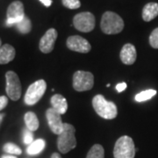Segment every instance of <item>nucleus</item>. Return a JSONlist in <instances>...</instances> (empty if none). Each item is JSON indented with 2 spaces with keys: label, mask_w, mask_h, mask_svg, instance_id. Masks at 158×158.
<instances>
[{
  "label": "nucleus",
  "mask_w": 158,
  "mask_h": 158,
  "mask_svg": "<svg viewBox=\"0 0 158 158\" xmlns=\"http://www.w3.org/2000/svg\"><path fill=\"white\" fill-rule=\"evenodd\" d=\"M16 55L15 48L10 44L2 45L0 48V64H7L11 62Z\"/></svg>",
  "instance_id": "15"
},
{
  "label": "nucleus",
  "mask_w": 158,
  "mask_h": 158,
  "mask_svg": "<svg viewBox=\"0 0 158 158\" xmlns=\"http://www.w3.org/2000/svg\"><path fill=\"white\" fill-rule=\"evenodd\" d=\"M46 118L50 130L55 134L59 135L63 130V122L62 121L61 114L57 113L54 108H49L46 112Z\"/></svg>",
  "instance_id": "11"
},
{
  "label": "nucleus",
  "mask_w": 158,
  "mask_h": 158,
  "mask_svg": "<svg viewBox=\"0 0 158 158\" xmlns=\"http://www.w3.org/2000/svg\"><path fill=\"white\" fill-rule=\"evenodd\" d=\"M24 136H23V141L25 144H27L30 145L33 141H34V135L32 133V131H30L29 129H25L24 130Z\"/></svg>",
  "instance_id": "25"
},
{
  "label": "nucleus",
  "mask_w": 158,
  "mask_h": 158,
  "mask_svg": "<svg viewBox=\"0 0 158 158\" xmlns=\"http://www.w3.org/2000/svg\"><path fill=\"white\" fill-rule=\"evenodd\" d=\"M57 36H58V34L56 29H48L40 40V50L44 54L51 53L55 48V43L57 39Z\"/></svg>",
  "instance_id": "12"
},
{
  "label": "nucleus",
  "mask_w": 158,
  "mask_h": 158,
  "mask_svg": "<svg viewBox=\"0 0 158 158\" xmlns=\"http://www.w3.org/2000/svg\"><path fill=\"white\" fill-rule=\"evenodd\" d=\"M120 60L126 65H132L134 64L136 61L137 57V53H136V48L135 46L130 43H127L123 46L121 48L120 54Z\"/></svg>",
  "instance_id": "13"
},
{
  "label": "nucleus",
  "mask_w": 158,
  "mask_h": 158,
  "mask_svg": "<svg viewBox=\"0 0 158 158\" xmlns=\"http://www.w3.org/2000/svg\"><path fill=\"white\" fill-rule=\"evenodd\" d=\"M95 24L96 21L94 15L89 11L80 12L73 19V25L75 28L83 33L91 32L95 27Z\"/></svg>",
  "instance_id": "8"
},
{
  "label": "nucleus",
  "mask_w": 158,
  "mask_h": 158,
  "mask_svg": "<svg viewBox=\"0 0 158 158\" xmlns=\"http://www.w3.org/2000/svg\"><path fill=\"white\" fill-rule=\"evenodd\" d=\"M86 158H105V149L100 144H95L90 148Z\"/></svg>",
  "instance_id": "19"
},
{
  "label": "nucleus",
  "mask_w": 158,
  "mask_h": 158,
  "mask_svg": "<svg viewBox=\"0 0 158 158\" xmlns=\"http://www.w3.org/2000/svg\"><path fill=\"white\" fill-rule=\"evenodd\" d=\"M1 158H18V157L14 156H7V155H5V156H3Z\"/></svg>",
  "instance_id": "31"
},
{
  "label": "nucleus",
  "mask_w": 158,
  "mask_h": 158,
  "mask_svg": "<svg viewBox=\"0 0 158 158\" xmlns=\"http://www.w3.org/2000/svg\"><path fill=\"white\" fill-rule=\"evenodd\" d=\"M101 30L106 34H117L122 32L124 21L122 18L113 11H106L101 19Z\"/></svg>",
  "instance_id": "2"
},
{
  "label": "nucleus",
  "mask_w": 158,
  "mask_h": 158,
  "mask_svg": "<svg viewBox=\"0 0 158 158\" xmlns=\"http://www.w3.org/2000/svg\"><path fill=\"white\" fill-rule=\"evenodd\" d=\"M2 47V40H1V39H0V48Z\"/></svg>",
  "instance_id": "32"
},
{
  "label": "nucleus",
  "mask_w": 158,
  "mask_h": 158,
  "mask_svg": "<svg viewBox=\"0 0 158 158\" xmlns=\"http://www.w3.org/2000/svg\"><path fill=\"white\" fill-rule=\"evenodd\" d=\"M92 106L98 116L106 119H113L117 117L118 109L113 102L108 101L103 95H96L92 99Z\"/></svg>",
  "instance_id": "1"
},
{
  "label": "nucleus",
  "mask_w": 158,
  "mask_h": 158,
  "mask_svg": "<svg viewBox=\"0 0 158 158\" xmlns=\"http://www.w3.org/2000/svg\"><path fill=\"white\" fill-rule=\"evenodd\" d=\"M156 94V90H147L138 93L135 98L137 102L147 101L148 99H150L151 98H153Z\"/></svg>",
  "instance_id": "21"
},
{
  "label": "nucleus",
  "mask_w": 158,
  "mask_h": 158,
  "mask_svg": "<svg viewBox=\"0 0 158 158\" xmlns=\"http://www.w3.org/2000/svg\"><path fill=\"white\" fill-rule=\"evenodd\" d=\"M158 16V4L155 2L148 3L142 10V19L144 21L149 22Z\"/></svg>",
  "instance_id": "16"
},
{
  "label": "nucleus",
  "mask_w": 158,
  "mask_h": 158,
  "mask_svg": "<svg viewBox=\"0 0 158 158\" xmlns=\"http://www.w3.org/2000/svg\"><path fill=\"white\" fill-rule=\"evenodd\" d=\"M126 88H127V84L126 83H121V84H118L116 85V90L118 92L123 91V90H126Z\"/></svg>",
  "instance_id": "27"
},
{
  "label": "nucleus",
  "mask_w": 158,
  "mask_h": 158,
  "mask_svg": "<svg viewBox=\"0 0 158 158\" xmlns=\"http://www.w3.org/2000/svg\"><path fill=\"white\" fill-rule=\"evenodd\" d=\"M47 90V84L43 79H40L30 85L27 90L24 100L27 106H34L40 101Z\"/></svg>",
  "instance_id": "5"
},
{
  "label": "nucleus",
  "mask_w": 158,
  "mask_h": 158,
  "mask_svg": "<svg viewBox=\"0 0 158 158\" xmlns=\"http://www.w3.org/2000/svg\"><path fill=\"white\" fill-rule=\"evenodd\" d=\"M135 147L133 139L127 135L118 138L113 148L114 158H135Z\"/></svg>",
  "instance_id": "4"
},
{
  "label": "nucleus",
  "mask_w": 158,
  "mask_h": 158,
  "mask_svg": "<svg viewBox=\"0 0 158 158\" xmlns=\"http://www.w3.org/2000/svg\"><path fill=\"white\" fill-rule=\"evenodd\" d=\"M4 117H5V113H0V126L2 124V121H3Z\"/></svg>",
  "instance_id": "30"
},
{
  "label": "nucleus",
  "mask_w": 158,
  "mask_h": 158,
  "mask_svg": "<svg viewBox=\"0 0 158 158\" xmlns=\"http://www.w3.org/2000/svg\"><path fill=\"white\" fill-rule=\"evenodd\" d=\"M25 123L27 126V128L30 131L34 132L39 128V119L37 118L36 114L33 112H27L24 116Z\"/></svg>",
  "instance_id": "17"
},
{
  "label": "nucleus",
  "mask_w": 158,
  "mask_h": 158,
  "mask_svg": "<svg viewBox=\"0 0 158 158\" xmlns=\"http://www.w3.org/2000/svg\"><path fill=\"white\" fill-rule=\"evenodd\" d=\"M76 129L74 126L64 123L63 130L57 138V148L62 154H66L72 150L77 146V140L75 136Z\"/></svg>",
  "instance_id": "3"
},
{
  "label": "nucleus",
  "mask_w": 158,
  "mask_h": 158,
  "mask_svg": "<svg viewBox=\"0 0 158 158\" xmlns=\"http://www.w3.org/2000/svg\"><path fill=\"white\" fill-rule=\"evenodd\" d=\"M15 26L17 27L18 31L23 34H29L32 30V22L27 16H25L22 20L17 23Z\"/></svg>",
  "instance_id": "20"
},
{
  "label": "nucleus",
  "mask_w": 158,
  "mask_h": 158,
  "mask_svg": "<svg viewBox=\"0 0 158 158\" xmlns=\"http://www.w3.org/2000/svg\"><path fill=\"white\" fill-rule=\"evenodd\" d=\"M4 151L8 154H11V155H21L22 150L21 148L17 146L16 144L14 143H11V142H8L4 145Z\"/></svg>",
  "instance_id": "22"
},
{
  "label": "nucleus",
  "mask_w": 158,
  "mask_h": 158,
  "mask_svg": "<svg viewBox=\"0 0 158 158\" xmlns=\"http://www.w3.org/2000/svg\"><path fill=\"white\" fill-rule=\"evenodd\" d=\"M62 5L67 7L69 9H78L79 7L81 6V3L79 0H62Z\"/></svg>",
  "instance_id": "24"
},
{
  "label": "nucleus",
  "mask_w": 158,
  "mask_h": 158,
  "mask_svg": "<svg viewBox=\"0 0 158 158\" xmlns=\"http://www.w3.org/2000/svg\"><path fill=\"white\" fill-rule=\"evenodd\" d=\"M66 44L69 49L83 54L89 53L91 49V46L89 41L79 35L69 36L67 39Z\"/></svg>",
  "instance_id": "10"
},
{
  "label": "nucleus",
  "mask_w": 158,
  "mask_h": 158,
  "mask_svg": "<svg viewBox=\"0 0 158 158\" xmlns=\"http://www.w3.org/2000/svg\"><path fill=\"white\" fill-rule=\"evenodd\" d=\"M7 20L6 25L11 27L13 25H16L17 23L21 21L25 18V12H24V5L20 1H14L10 6H8L7 12Z\"/></svg>",
  "instance_id": "9"
},
{
  "label": "nucleus",
  "mask_w": 158,
  "mask_h": 158,
  "mask_svg": "<svg viewBox=\"0 0 158 158\" xmlns=\"http://www.w3.org/2000/svg\"><path fill=\"white\" fill-rule=\"evenodd\" d=\"M7 105H8V98H7V97H0V111L5 109L7 106Z\"/></svg>",
  "instance_id": "26"
},
{
  "label": "nucleus",
  "mask_w": 158,
  "mask_h": 158,
  "mask_svg": "<svg viewBox=\"0 0 158 158\" xmlns=\"http://www.w3.org/2000/svg\"><path fill=\"white\" fill-rule=\"evenodd\" d=\"M149 44L153 48L158 49V27L154 29L149 36Z\"/></svg>",
  "instance_id": "23"
},
{
  "label": "nucleus",
  "mask_w": 158,
  "mask_h": 158,
  "mask_svg": "<svg viewBox=\"0 0 158 158\" xmlns=\"http://www.w3.org/2000/svg\"><path fill=\"white\" fill-rule=\"evenodd\" d=\"M94 85V77L88 71L78 70L73 75V88L77 91L82 92L92 89Z\"/></svg>",
  "instance_id": "7"
},
{
  "label": "nucleus",
  "mask_w": 158,
  "mask_h": 158,
  "mask_svg": "<svg viewBox=\"0 0 158 158\" xmlns=\"http://www.w3.org/2000/svg\"><path fill=\"white\" fill-rule=\"evenodd\" d=\"M51 158H62V156L58 153H53L52 156H51Z\"/></svg>",
  "instance_id": "29"
},
{
  "label": "nucleus",
  "mask_w": 158,
  "mask_h": 158,
  "mask_svg": "<svg viewBox=\"0 0 158 158\" xmlns=\"http://www.w3.org/2000/svg\"><path fill=\"white\" fill-rule=\"evenodd\" d=\"M46 7H49L52 5V0H40Z\"/></svg>",
  "instance_id": "28"
},
{
  "label": "nucleus",
  "mask_w": 158,
  "mask_h": 158,
  "mask_svg": "<svg viewBox=\"0 0 158 158\" xmlns=\"http://www.w3.org/2000/svg\"><path fill=\"white\" fill-rule=\"evenodd\" d=\"M6 91L7 96L13 101H18L21 97V83L18 75L14 71L9 70L6 73Z\"/></svg>",
  "instance_id": "6"
},
{
  "label": "nucleus",
  "mask_w": 158,
  "mask_h": 158,
  "mask_svg": "<svg viewBox=\"0 0 158 158\" xmlns=\"http://www.w3.org/2000/svg\"><path fill=\"white\" fill-rule=\"evenodd\" d=\"M46 142L42 139H37L34 141L27 148V153L30 156H35L41 152L45 148Z\"/></svg>",
  "instance_id": "18"
},
{
  "label": "nucleus",
  "mask_w": 158,
  "mask_h": 158,
  "mask_svg": "<svg viewBox=\"0 0 158 158\" xmlns=\"http://www.w3.org/2000/svg\"><path fill=\"white\" fill-rule=\"evenodd\" d=\"M52 108H54L57 113L61 115L64 114L68 110V103L66 98L61 94H55L50 99Z\"/></svg>",
  "instance_id": "14"
}]
</instances>
